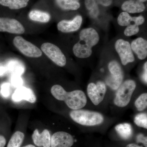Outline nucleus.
Listing matches in <instances>:
<instances>
[{"mask_svg": "<svg viewBox=\"0 0 147 147\" xmlns=\"http://www.w3.org/2000/svg\"><path fill=\"white\" fill-rule=\"evenodd\" d=\"M79 37V41L73 47L74 54L81 59L89 57L92 53V48L99 42V34L94 28H89L82 30Z\"/></svg>", "mask_w": 147, "mask_h": 147, "instance_id": "nucleus-1", "label": "nucleus"}, {"mask_svg": "<svg viewBox=\"0 0 147 147\" xmlns=\"http://www.w3.org/2000/svg\"><path fill=\"white\" fill-rule=\"evenodd\" d=\"M50 91L56 99L64 101L71 110H79L86 105V96L84 92L80 90L67 92L60 85H55L51 88Z\"/></svg>", "mask_w": 147, "mask_h": 147, "instance_id": "nucleus-2", "label": "nucleus"}, {"mask_svg": "<svg viewBox=\"0 0 147 147\" xmlns=\"http://www.w3.org/2000/svg\"><path fill=\"white\" fill-rule=\"evenodd\" d=\"M70 117L76 123L86 126H94L102 123L104 117L98 112L83 110H72Z\"/></svg>", "mask_w": 147, "mask_h": 147, "instance_id": "nucleus-3", "label": "nucleus"}, {"mask_svg": "<svg viewBox=\"0 0 147 147\" xmlns=\"http://www.w3.org/2000/svg\"><path fill=\"white\" fill-rule=\"evenodd\" d=\"M136 88V83L133 80H127L124 82L116 93L114 99L115 105L121 108L128 105Z\"/></svg>", "mask_w": 147, "mask_h": 147, "instance_id": "nucleus-4", "label": "nucleus"}, {"mask_svg": "<svg viewBox=\"0 0 147 147\" xmlns=\"http://www.w3.org/2000/svg\"><path fill=\"white\" fill-rule=\"evenodd\" d=\"M108 69L110 74L106 79V84L112 89H118L123 81V72L121 67L118 62L114 60L109 63Z\"/></svg>", "mask_w": 147, "mask_h": 147, "instance_id": "nucleus-5", "label": "nucleus"}, {"mask_svg": "<svg viewBox=\"0 0 147 147\" xmlns=\"http://www.w3.org/2000/svg\"><path fill=\"white\" fill-rule=\"evenodd\" d=\"M13 43L15 47L26 57L38 58L42 56V51L39 48L31 42L27 41L22 37H15L13 39Z\"/></svg>", "mask_w": 147, "mask_h": 147, "instance_id": "nucleus-6", "label": "nucleus"}, {"mask_svg": "<svg viewBox=\"0 0 147 147\" xmlns=\"http://www.w3.org/2000/svg\"><path fill=\"white\" fill-rule=\"evenodd\" d=\"M41 50L54 63L60 67L66 64V58L59 47L50 43L45 42L41 46Z\"/></svg>", "mask_w": 147, "mask_h": 147, "instance_id": "nucleus-7", "label": "nucleus"}, {"mask_svg": "<svg viewBox=\"0 0 147 147\" xmlns=\"http://www.w3.org/2000/svg\"><path fill=\"white\" fill-rule=\"evenodd\" d=\"M115 48L123 65L133 62L135 60L131 45L128 41L123 39L117 40L115 44Z\"/></svg>", "mask_w": 147, "mask_h": 147, "instance_id": "nucleus-8", "label": "nucleus"}, {"mask_svg": "<svg viewBox=\"0 0 147 147\" xmlns=\"http://www.w3.org/2000/svg\"><path fill=\"white\" fill-rule=\"evenodd\" d=\"M106 85L102 81H98L96 84L90 83L87 88L88 96L92 102L97 105L102 102L106 92Z\"/></svg>", "mask_w": 147, "mask_h": 147, "instance_id": "nucleus-9", "label": "nucleus"}, {"mask_svg": "<svg viewBox=\"0 0 147 147\" xmlns=\"http://www.w3.org/2000/svg\"><path fill=\"white\" fill-rule=\"evenodd\" d=\"M0 32L23 34L25 29L23 25L16 19L0 17Z\"/></svg>", "mask_w": 147, "mask_h": 147, "instance_id": "nucleus-10", "label": "nucleus"}, {"mask_svg": "<svg viewBox=\"0 0 147 147\" xmlns=\"http://www.w3.org/2000/svg\"><path fill=\"white\" fill-rule=\"evenodd\" d=\"M74 143L71 134L65 131H57L51 137L50 147H71Z\"/></svg>", "mask_w": 147, "mask_h": 147, "instance_id": "nucleus-11", "label": "nucleus"}, {"mask_svg": "<svg viewBox=\"0 0 147 147\" xmlns=\"http://www.w3.org/2000/svg\"><path fill=\"white\" fill-rule=\"evenodd\" d=\"M82 21L83 18L80 15L75 16L71 21L62 20L57 24L58 30L63 33L76 31L79 30L81 27Z\"/></svg>", "mask_w": 147, "mask_h": 147, "instance_id": "nucleus-12", "label": "nucleus"}, {"mask_svg": "<svg viewBox=\"0 0 147 147\" xmlns=\"http://www.w3.org/2000/svg\"><path fill=\"white\" fill-rule=\"evenodd\" d=\"M12 98L15 102L24 100L34 103L36 101V96L33 91L31 89L24 86L20 87L15 90Z\"/></svg>", "mask_w": 147, "mask_h": 147, "instance_id": "nucleus-13", "label": "nucleus"}, {"mask_svg": "<svg viewBox=\"0 0 147 147\" xmlns=\"http://www.w3.org/2000/svg\"><path fill=\"white\" fill-rule=\"evenodd\" d=\"M32 139L34 144L39 147H50L51 136L50 131L44 129L40 132L36 129L33 132Z\"/></svg>", "mask_w": 147, "mask_h": 147, "instance_id": "nucleus-14", "label": "nucleus"}, {"mask_svg": "<svg viewBox=\"0 0 147 147\" xmlns=\"http://www.w3.org/2000/svg\"><path fill=\"white\" fill-rule=\"evenodd\" d=\"M131 50L141 60L145 59L147 57V41L142 37L133 40L131 42Z\"/></svg>", "mask_w": 147, "mask_h": 147, "instance_id": "nucleus-15", "label": "nucleus"}, {"mask_svg": "<svg viewBox=\"0 0 147 147\" xmlns=\"http://www.w3.org/2000/svg\"><path fill=\"white\" fill-rule=\"evenodd\" d=\"M121 9L128 13H139L144 11L146 7L143 3L136 0H127L122 4Z\"/></svg>", "mask_w": 147, "mask_h": 147, "instance_id": "nucleus-16", "label": "nucleus"}, {"mask_svg": "<svg viewBox=\"0 0 147 147\" xmlns=\"http://www.w3.org/2000/svg\"><path fill=\"white\" fill-rule=\"evenodd\" d=\"M115 129L120 137L124 139H129L133 133V129L131 125L129 123L119 124L116 125Z\"/></svg>", "mask_w": 147, "mask_h": 147, "instance_id": "nucleus-17", "label": "nucleus"}, {"mask_svg": "<svg viewBox=\"0 0 147 147\" xmlns=\"http://www.w3.org/2000/svg\"><path fill=\"white\" fill-rule=\"evenodd\" d=\"M29 17L32 21L43 23L49 22L51 18L49 13L38 10H32L29 13Z\"/></svg>", "mask_w": 147, "mask_h": 147, "instance_id": "nucleus-18", "label": "nucleus"}, {"mask_svg": "<svg viewBox=\"0 0 147 147\" xmlns=\"http://www.w3.org/2000/svg\"><path fill=\"white\" fill-rule=\"evenodd\" d=\"M30 0H0V5L11 9H18L26 7Z\"/></svg>", "mask_w": 147, "mask_h": 147, "instance_id": "nucleus-19", "label": "nucleus"}, {"mask_svg": "<svg viewBox=\"0 0 147 147\" xmlns=\"http://www.w3.org/2000/svg\"><path fill=\"white\" fill-rule=\"evenodd\" d=\"M79 0H56L58 6L64 10H76L80 7Z\"/></svg>", "mask_w": 147, "mask_h": 147, "instance_id": "nucleus-20", "label": "nucleus"}, {"mask_svg": "<svg viewBox=\"0 0 147 147\" xmlns=\"http://www.w3.org/2000/svg\"><path fill=\"white\" fill-rule=\"evenodd\" d=\"M85 4L89 11L90 17L93 18H97L99 14L97 0H85Z\"/></svg>", "mask_w": 147, "mask_h": 147, "instance_id": "nucleus-21", "label": "nucleus"}, {"mask_svg": "<svg viewBox=\"0 0 147 147\" xmlns=\"http://www.w3.org/2000/svg\"><path fill=\"white\" fill-rule=\"evenodd\" d=\"M25 137L24 134L22 131H15L11 137L7 144V147H20L24 142Z\"/></svg>", "mask_w": 147, "mask_h": 147, "instance_id": "nucleus-22", "label": "nucleus"}, {"mask_svg": "<svg viewBox=\"0 0 147 147\" xmlns=\"http://www.w3.org/2000/svg\"><path fill=\"white\" fill-rule=\"evenodd\" d=\"M133 21V17H131L129 13L125 11L121 12L117 18L118 24L121 26H127Z\"/></svg>", "mask_w": 147, "mask_h": 147, "instance_id": "nucleus-23", "label": "nucleus"}, {"mask_svg": "<svg viewBox=\"0 0 147 147\" xmlns=\"http://www.w3.org/2000/svg\"><path fill=\"white\" fill-rule=\"evenodd\" d=\"M135 105L137 110L142 111L146 108L147 106V93L142 94L136 100Z\"/></svg>", "mask_w": 147, "mask_h": 147, "instance_id": "nucleus-24", "label": "nucleus"}, {"mask_svg": "<svg viewBox=\"0 0 147 147\" xmlns=\"http://www.w3.org/2000/svg\"><path fill=\"white\" fill-rule=\"evenodd\" d=\"M134 123L137 126L143 128H147V115L146 113L138 114L134 118Z\"/></svg>", "mask_w": 147, "mask_h": 147, "instance_id": "nucleus-25", "label": "nucleus"}, {"mask_svg": "<svg viewBox=\"0 0 147 147\" xmlns=\"http://www.w3.org/2000/svg\"><path fill=\"white\" fill-rule=\"evenodd\" d=\"M139 31V28L136 24H130L127 26L124 33L127 36H131L137 34Z\"/></svg>", "mask_w": 147, "mask_h": 147, "instance_id": "nucleus-26", "label": "nucleus"}, {"mask_svg": "<svg viewBox=\"0 0 147 147\" xmlns=\"http://www.w3.org/2000/svg\"><path fill=\"white\" fill-rule=\"evenodd\" d=\"M9 84L8 83L3 84L1 87V93L3 96L6 97L8 95L9 90Z\"/></svg>", "mask_w": 147, "mask_h": 147, "instance_id": "nucleus-27", "label": "nucleus"}, {"mask_svg": "<svg viewBox=\"0 0 147 147\" xmlns=\"http://www.w3.org/2000/svg\"><path fill=\"white\" fill-rule=\"evenodd\" d=\"M145 21V18L142 16L133 17V23L138 26L142 25L144 23Z\"/></svg>", "mask_w": 147, "mask_h": 147, "instance_id": "nucleus-28", "label": "nucleus"}, {"mask_svg": "<svg viewBox=\"0 0 147 147\" xmlns=\"http://www.w3.org/2000/svg\"><path fill=\"white\" fill-rule=\"evenodd\" d=\"M147 137H145L143 134H140L137 135V141L138 143H142L144 144L146 147H147Z\"/></svg>", "mask_w": 147, "mask_h": 147, "instance_id": "nucleus-29", "label": "nucleus"}, {"mask_svg": "<svg viewBox=\"0 0 147 147\" xmlns=\"http://www.w3.org/2000/svg\"><path fill=\"white\" fill-rule=\"evenodd\" d=\"M113 0H97L98 4H100L104 6H109L112 4Z\"/></svg>", "mask_w": 147, "mask_h": 147, "instance_id": "nucleus-30", "label": "nucleus"}, {"mask_svg": "<svg viewBox=\"0 0 147 147\" xmlns=\"http://www.w3.org/2000/svg\"><path fill=\"white\" fill-rule=\"evenodd\" d=\"M147 62H146L144 65V72L142 75V79L144 82L147 84Z\"/></svg>", "mask_w": 147, "mask_h": 147, "instance_id": "nucleus-31", "label": "nucleus"}, {"mask_svg": "<svg viewBox=\"0 0 147 147\" xmlns=\"http://www.w3.org/2000/svg\"><path fill=\"white\" fill-rule=\"evenodd\" d=\"M6 144V140L5 137L0 135V147H5Z\"/></svg>", "mask_w": 147, "mask_h": 147, "instance_id": "nucleus-32", "label": "nucleus"}, {"mask_svg": "<svg viewBox=\"0 0 147 147\" xmlns=\"http://www.w3.org/2000/svg\"><path fill=\"white\" fill-rule=\"evenodd\" d=\"M6 71V69L5 67H0V76H2Z\"/></svg>", "mask_w": 147, "mask_h": 147, "instance_id": "nucleus-33", "label": "nucleus"}, {"mask_svg": "<svg viewBox=\"0 0 147 147\" xmlns=\"http://www.w3.org/2000/svg\"><path fill=\"white\" fill-rule=\"evenodd\" d=\"M126 147H143L139 146V145L136 144H129Z\"/></svg>", "mask_w": 147, "mask_h": 147, "instance_id": "nucleus-34", "label": "nucleus"}, {"mask_svg": "<svg viewBox=\"0 0 147 147\" xmlns=\"http://www.w3.org/2000/svg\"><path fill=\"white\" fill-rule=\"evenodd\" d=\"M23 147H36L35 146H34V145L30 144V145H27V146H25Z\"/></svg>", "mask_w": 147, "mask_h": 147, "instance_id": "nucleus-35", "label": "nucleus"}, {"mask_svg": "<svg viewBox=\"0 0 147 147\" xmlns=\"http://www.w3.org/2000/svg\"><path fill=\"white\" fill-rule=\"evenodd\" d=\"M136 1H138L140 2L143 3L146 1L147 0H136Z\"/></svg>", "mask_w": 147, "mask_h": 147, "instance_id": "nucleus-36", "label": "nucleus"}]
</instances>
